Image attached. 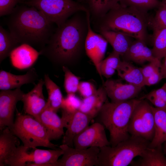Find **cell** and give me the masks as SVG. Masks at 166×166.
I'll return each instance as SVG.
<instances>
[{"label":"cell","mask_w":166,"mask_h":166,"mask_svg":"<svg viewBox=\"0 0 166 166\" xmlns=\"http://www.w3.org/2000/svg\"><path fill=\"white\" fill-rule=\"evenodd\" d=\"M88 31L87 22L74 16L57 27L45 46L41 49L42 55L53 63L65 64L78 55L85 45Z\"/></svg>","instance_id":"cell-1"},{"label":"cell","mask_w":166,"mask_h":166,"mask_svg":"<svg viewBox=\"0 0 166 166\" xmlns=\"http://www.w3.org/2000/svg\"><path fill=\"white\" fill-rule=\"evenodd\" d=\"M17 6L7 21L9 32L20 44H26L41 49L53 32V23L34 7Z\"/></svg>","instance_id":"cell-2"},{"label":"cell","mask_w":166,"mask_h":166,"mask_svg":"<svg viewBox=\"0 0 166 166\" xmlns=\"http://www.w3.org/2000/svg\"><path fill=\"white\" fill-rule=\"evenodd\" d=\"M147 14L119 3L101 18L100 30L121 32L146 42L150 19Z\"/></svg>","instance_id":"cell-3"},{"label":"cell","mask_w":166,"mask_h":166,"mask_svg":"<svg viewBox=\"0 0 166 166\" xmlns=\"http://www.w3.org/2000/svg\"><path fill=\"white\" fill-rule=\"evenodd\" d=\"M141 100L134 98L114 102L107 100L98 114L101 123L109 132V142L112 147L128 139L129 121L135 107Z\"/></svg>","instance_id":"cell-4"},{"label":"cell","mask_w":166,"mask_h":166,"mask_svg":"<svg viewBox=\"0 0 166 166\" xmlns=\"http://www.w3.org/2000/svg\"><path fill=\"white\" fill-rule=\"evenodd\" d=\"M150 142L141 137L130 135L116 146L100 148L97 166H126L140 156L149 147Z\"/></svg>","instance_id":"cell-5"},{"label":"cell","mask_w":166,"mask_h":166,"mask_svg":"<svg viewBox=\"0 0 166 166\" xmlns=\"http://www.w3.org/2000/svg\"><path fill=\"white\" fill-rule=\"evenodd\" d=\"M9 129L25 147L42 146L54 149H60L49 140L42 124L30 115L22 114L17 110L14 124Z\"/></svg>","instance_id":"cell-6"},{"label":"cell","mask_w":166,"mask_h":166,"mask_svg":"<svg viewBox=\"0 0 166 166\" xmlns=\"http://www.w3.org/2000/svg\"><path fill=\"white\" fill-rule=\"evenodd\" d=\"M20 3L35 7L57 27L65 23L73 14L88 10L73 0H28Z\"/></svg>","instance_id":"cell-7"},{"label":"cell","mask_w":166,"mask_h":166,"mask_svg":"<svg viewBox=\"0 0 166 166\" xmlns=\"http://www.w3.org/2000/svg\"><path fill=\"white\" fill-rule=\"evenodd\" d=\"M58 149H42L19 145L14 154L6 161L10 166H45L56 162L63 154Z\"/></svg>","instance_id":"cell-8"},{"label":"cell","mask_w":166,"mask_h":166,"mask_svg":"<svg viewBox=\"0 0 166 166\" xmlns=\"http://www.w3.org/2000/svg\"><path fill=\"white\" fill-rule=\"evenodd\" d=\"M152 106L145 99L141 100L131 117L128 131L130 135L141 137L151 142L155 133Z\"/></svg>","instance_id":"cell-9"},{"label":"cell","mask_w":166,"mask_h":166,"mask_svg":"<svg viewBox=\"0 0 166 166\" xmlns=\"http://www.w3.org/2000/svg\"><path fill=\"white\" fill-rule=\"evenodd\" d=\"M59 147L63 151L62 157L45 166H97L99 148L92 147L81 149L64 144Z\"/></svg>","instance_id":"cell-10"},{"label":"cell","mask_w":166,"mask_h":166,"mask_svg":"<svg viewBox=\"0 0 166 166\" xmlns=\"http://www.w3.org/2000/svg\"><path fill=\"white\" fill-rule=\"evenodd\" d=\"M88 31L85 42L86 53L94 64L100 77V65L103 60L106 50L108 42L101 35L95 33L92 29L90 23L89 11L86 12Z\"/></svg>","instance_id":"cell-11"},{"label":"cell","mask_w":166,"mask_h":166,"mask_svg":"<svg viewBox=\"0 0 166 166\" xmlns=\"http://www.w3.org/2000/svg\"><path fill=\"white\" fill-rule=\"evenodd\" d=\"M105 128L102 124L99 122L89 126L74 137L73 141L74 147L85 149L92 147L100 148L110 145Z\"/></svg>","instance_id":"cell-12"},{"label":"cell","mask_w":166,"mask_h":166,"mask_svg":"<svg viewBox=\"0 0 166 166\" xmlns=\"http://www.w3.org/2000/svg\"><path fill=\"white\" fill-rule=\"evenodd\" d=\"M25 93L18 88L14 90H1L0 92V129L11 128L14 123L16 105L21 101Z\"/></svg>","instance_id":"cell-13"},{"label":"cell","mask_w":166,"mask_h":166,"mask_svg":"<svg viewBox=\"0 0 166 166\" xmlns=\"http://www.w3.org/2000/svg\"><path fill=\"white\" fill-rule=\"evenodd\" d=\"M111 101L118 102L135 98L142 87L134 84L124 83L118 80H107L103 86Z\"/></svg>","instance_id":"cell-14"},{"label":"cell","mask_w":166,"mask_h":166,"mask_svg":"<svg viewBox=\"0 0 166 166\" xmlns=\"http://www.w3.org/2000/svg\"><path fill=\"white\" fill-rule=\"evenodd\" d=\"M44 80L41 79L35 84L33 88L26 93H24L22 101L25 113L35 118L45 109V101L43 92Z\"/></svg>","instance_id":"cell-15"},{"label":"cell","mask_w":166,"mask_h":166,"mask_svg":"<svg viewBox=\"0 0 166 166\" xmlns=\"http://www.w3.org/2000/svg\"><path fill=\"white\" fill-rule=\"evenodd\" d=\"M93 118L79 110L73 113L65 127L67 130L63 137L62 144L73 147L74 137L88 126Z\"/></svg>","instance_id":"cell-16"},{"label":"cell","mask_w":166,"mask_h":166,"mask_svg":"<svg viewBox=\"0 0 166 166\" xmlns=\"http://www.w3.org/2000/svg\"><path fill=\"white\" fill-rule=\"evenodd\" d=\"M35 118L39 121L45 129L49 140H57L64 135V126L61 118L57 113L45 108Z\"/></svg>","instance_id":"cell-17"},{"label":"cell","mask_w":166,"mask_h":166,"mask_svg":"<svg viewBox=\"0 0 166 166\" xmlns=\"http://www.w3.org/2000/svg\"><path fill=\"white\" fill-rule=\"evenodd\" d=\"M38 76L35 69H30L24 74L17 75L1 70L0 71V89L8 90L20 88L24 85L34 84Z\"/></svg>","instance_id":"cell-18"},{"label":"cell","mask_w":166,"mask_h":166,"mask_svg":"<svg viewBox=\"0 0 166 166\" xmlns=\"http://www.w3.org/2000/svg\"><path fill=\"white\" fill-rule=\"evenodd\" d=\"M40 55L39 52L31 46L22 44L12 51L10 57L11 64L14 67L24 69L30 68Z\"/></svg>","instance_id":"cell-19"},{"label":"cell","mask_w":166,"mask_h":166,"mask_svg":"<svg viewBox=\"0 0 166 166\" xmlns=\"http://www.w3.org/2000/svg\"><path fill=\"white\" fill-rule=\"evenodd\" d=\"M122 57L123 60L139 64L152 62L158 59L154 56L152 49L147 46L146 42L139 39L133 41Z\"/></svg>","instance_id":"cell-20"},{"label":"cell","mask_w":166,"mask_h":166,"mask_svg":"<svg viewBox=\"0 0 166 166\" xmlns=\"http://www.w3.org/2000/svg\"><path fill=\"white\" fill-rule=\"evenodd\" d=\"M1 131L0 135V166L5 165L6 160L14 153L20 144L19 139L8 127Z\"/></svg>","instance_id":"cell-21"},{"label":"cell","mask_w":166,"mask_h":166,"mask_svg":"<svg viewBox=\"0 0 166 166\" xmlns=\"http://www.w3.org/2000/svg\"><path fill=\"white\" fill-rule=\"evenodd\" d=\"M137 160H133L132 166H166V157L162 150V145L155 147H148Z\"/></svg>","instance_id":"cell-22"},{"label":"cell","mask_w":166,"mask_h":166,"mask_svg":"<svg viewBox=\"0 0 166 166\" xmlns=\"http://www.w3.org/2000/svg\"><path fill=\"white\" fill-rule=\"evenodd\" d=\"M107 97L103 86L101 87L93 94L83 98L79 110L94 118L107 100Z\"/></svg>","instance_id":"cell-23"},{"label":"cell","mask_w":166,"mask_h":166,"mask_svg":"<svg viewBox=\"0 0 166 166\" xmlns=\"http://www.w3.org/2000/svg\"><path fill=\"white\" fill-rule=\"evenodd\" d=\"M102 35L113 47V51L122 57L133 41V38L123 33L111 30H100Z\"/></svg>","instance_id":"cell-24"},{"label":"cell","mask_w":166,"mask_h":166,"mask_svg":"<svg viewBox=\"0 0 166 166\" xmlns=\"http://www.w3.org/2000/svg\"><path fill=\"white\" fill-rule=\"evenodd\" d=\"M155 122L154 137L149 147L162 145L166 141V108H159L152 106Z\"/></svg>","instance_id":"cell-25"},{"label":"cell","mask_w":166,"mask_h":166,"mask_svg":"<svg viewBox=\"0 0 166 166\" xmlns=\"http://www.w3.org/2000/svg\"><path fill=\"white\" fill-rule=\"evenodd\" d=\"M117 71L118 76L128 83L142 88L145 86L140 68L135 66L131 62L121 61Z\"/></svg>","instance_id":"cell-26"},{"label":"cell","mask_w":166,"mask_h":166,"mask_svg":"<svg viewBox=\"0 0 166 166\" xmlns=\"http://www.w3.org/2000/svg\"><path fill=\"white\" fill-rule=\"evenodd\" d=\"M44 85L48 94L45 108L57 113L61 109L63 97L59 87L50 78L48 74L44 76Z\"/></svg>","instance_id":"cell-27"},{"label":"cell","mask_w":166,"mask_h":166,"mask_svg":"<svg viewBox=\"0 0 166 166\" xmlns=\"http://www.w3.org/2000/svg\"><path fill=\"white\" fill-rule=\"evenodd\" d=\"M19 43L10 32L0 26V63L10 55Z\"/></svg>","instance_id":"cell-28"},{"label":"cell","mask_w":166,"mask_h":166,"mask_svg":"<svg viewBox=\"0 0 166 166\" xmlns=\"http://www.w3.org/2000/svg\"><path fill=\"white\" fill-rule=\"evenodd\" d=\"M152 36L153 55L161 60L166 56V29L153 30Z\"/></svg>","instance_id":"cell-29"},{"label":"cell","mask_w":166,"mask_h":166,"mask_svg":"<svg viewBox=\"0 0 166 166\" xmlns=\"http://www.w3.org/2000/svg\"><path fill=\"white\" fill-rule=\"evenodd\" d=\"M120 57L118 53L113 50L102 60L100 68L101 76L109 79L114 74L121 61Z\"/></svg>","instance_id":"cell-30"},{"label":"cell","mask_w":166,"mask_h":166,"mask_svg":"<svg viewBox=\"0 0 166 166\" xmlns=\"http://www.w3.org/2000/svg\"><path fill=\"white\" fill-rule=\"evenodd\" d=\"M89 3L92 13L101 18L119 4V0H89Z\"/></svg>","instance_id":"cell-31"},{"label":"cell","mask_w":166,"mask_h":166,"mask_svg":"<svg viewBox=\"0 0 166 166\" xmlns=\"http://www.w3.org/2000/svg\"><path fill=\"white\" fill-rule=\"evenodd\" d=\"M119 3L126 7H131L147 13L148 11L158 8L161 2L159 0H119Z\"/></svg>","instance_id":"cell-32"},{"label":"cell","mask_w":166,"mask_h":166,"mask_svg":"<svg viewBox=\"0 0 166 166\" xmlns=\"http://www.w3.org/2000/svg\"><path fill=\"white\" fill-rule=\"evenodd\" d=\"M139 99L149 101L155 107L166 108V90L163 85L159 89L152 91Z\"/></svg>","instance_id":"cell-33"},{"label":"cell","mask_w":166,"mask_h":166,"mask_svg":"<svg viewBox=\"0 0 166 166\" xmlns=\"http://www.w3.org/2000/svg\"><path fill=\"white\" fill-rule=\"evenodd\" d=\"M82 103L81 101L75 94H67L63 98L61 109H62V117H67L79 110Z\"/></svg>","instance_id":"cell-34"},{"label":"cell","mask_w":166,"mask_h":166,"mask_svg":"<svg viewBox=\"0 0 166 166\" xmlns=\"http://www.w3.org/2000/svg\"><path fill=\"white\" fill-rule=\"evenodd\" d=\"M64 73V87L68 94H75L78 91L80 77L73 74L66 66H63Z\"/></svg>","instance_id":"cell-35"},{"label":"cell","mask_w":166,"mask_h":166,"mask_svg":"<svg viewBox=\"0 0 166 166\" xmlns=\"http://www.w3.org/2000/svg\"><path fill=\"white\" fill-rule=\"evenodd\" d=\"M156 14L150 18L149 26L153 30L166 29V7L161 2Z\"/></svg>","instance_id":"cell-36"},{"label":"cell","mask_w":166,"mask_h":166,"mask_svg":"<svg viewBox=\"0 0 166 166\" xmlns=\"http://www.w3.org/2000/svg\"><path fill=\"white\" fill-rule=\"evenodd\" d=\"M22 0H0V16L10 15Z\"/></svg>","instance_id":"cell-37"},{"label":"cell","mask_w":166,"mask_h":166,"mask_svg":"<svg viewBox=\"0 0 166 166\" xmlns=\"http://www.w3.org/2000/svg\"><path fill=\"white\" fill-rule=\"evenodd\" d=\"M97 90L92 83L88 81H82L79 83L78 91L84 98L93 94Z\"/></svg>","instance_id":"cell-38"},{"label":"cell","mask_w":166,"mask_h":166,"mask_svg":"<svg viewBox=\"0 0 166 166\" xmlns=\"http://www.w3.org/2000/svg\"><path fill=\"white\" fill-rule=\"evenodd\" d=\"M148 65L142 68H140L144 80L156 71L160 69L161 62V60L158 59L149 62Z\"/></svg>","instance_id":"cell-39"},{"label":"cell","mask_w":166,"mask_h":166,"mask_svg":"<svg viewBox=\"0 0 166 166\" xmlns=\"http://www.w3.org/2000/svg\"><path fill=\"white\" fill-rule=\"evenodd\" d=\"M163 78L160 72V69L144 80V85L150 86L157 83Z\"/></svg>","instance_id":"cell-40"},{"label":"cell","mask_w":166,"mask_h":166,"mask_svg":"<svg viewBox=\"0 0 166 166\" xmlns=\"http://www.w3.org/2000/svg\"><path fill=\"white\" fill-rule=\"evenodd\" d=\"M164 58L163 62L161 64L160 72L163 78H166V56Z\"/></svg>","instance_id":"cell-41"},{"label":"cell","mask_w":166,"mask_h":166,"mask_svg":"<svg viewBox=\"0 0 166 166\" xmlns=\"http://www.w3.org/2000/svg\"><path fill=\"white\" fill-rule=\"evenodd\" d=\"M164 144V148L163 151L165 155L166 156V141L163 143Z\"/></svg>","instance_id":"cell-42"},{"label":"cell","mask_w":166,"mask_h":166,"mask_svg":"<svg viewBox=\"0 0 166 166\" xmlns=\"http://www.w3.org/2000/svg\"><path fill=\"white\" fill-rule=\"evenodd\" d=\"M161 2L166 7V0H162Z\"/></svg>","instance_id":"cell-43"},{"label":"cell","mask_w":166,"mask_h":166,"mask_svg":"<svg viewBox=\"0 0 166 166\" xmlns=\"http://www.w3.org/2000/svg\"><path fill=\"white\" fill-rule=\"evenodd\" d=\"M163 86H164V87L165 88L166 90V82L164 84Z\"/></svg>","instance_id":"cell-44"},{"label":"cell","mask_w":166,"mask_h":166,"mask_svg":"<svg viewBox=\"0 0 166 166\" xmlns=\"http://www.w3.org/2000/svg\"><path fill=\"white\" fill-rule=\"evenodd\" d=\"M27 0H22V2L25 1H27Z\"/></svg>","instance_id":"cell-45"}]
</instances>
